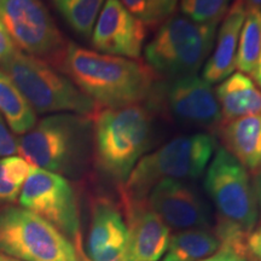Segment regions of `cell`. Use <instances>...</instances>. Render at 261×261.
Masks as SVG:
<instances>
[{
  "mask_svg": "<svg viewBox=\"0 0 261 261\" xmlns=\"http://www.w3.org/2000/svg\"><path fill=\"white\" fill-rule=\"evenodd\" d=\"M60 68L98 107L143 104L158 83L156 73L137 60L110 56L68 42Z\"/></svg>",
  "mask_w": 261,
  "mask_h": 261,
  "instance_id": "6da1fadb",
  "label": "cell"
},
{
  "mask_svg": "<svg viewBox=\"0 0 261 261\" xmlns=\"http://www.w3.org/2000/svg\"><path fill=\"white\" fill-rule=\"evenodd\" d=\"M204 189L215 207L214 233L220 248L246 256V241L257 221V198L249 173L225 148L208 166Z\"/></svg>",
  "mask_w": 261,
  "mask_h": 261,
  "instance_id": "7a4b0ae2",
  "label": "cell"
},
{
  "mask_svg": "<svg viewBox=\"0 0 261 261\" xmlns=\"http://www.w3.org/2000/svg\"><path fill=\"white\" fill-rule=\"evenodd\" d=\"M94 115L98 162L108 174L123 182L151 145L154 112L144 104H133L104 108Z\"/></svg>",
  "mask_w": 261,
  "mask_h": 261,
  "instance_id": "3957f363",
  "label": "cell"
},
{
  "mask_svg": "<svg viewBox=\"0 0 261 261\" xmlns=\"http://www.w3.org/2000/svg\"><path fill=\"white\" fill-rule=\"evenodd\" d=\"M210 133L175 137L137 162L120 188L122 202L144 201L159 182L201 177L217 149Z\"/></svg>",
  "mask_w": 261,
  "mask_h": 261,
  "instance_id": "277c9868",
  "label": "cell"
},
{
  "mask_svg": "<svg viewBox=\"0 0 261 261\" xmlns=\"http://www.w3.org/2000/svg\"><path fill=\"white\" fill-rule=\"evenodd\" d=\"M217 28L218 24L198 23L182 14H173L146 44L149 67L166 79L195 75L213 50Z\"/></svg>",
  "mask_w": 261,
  "mask_h": 261,
  "instance_id": "5b68a950",
  "label": "cell"
},
{
  "mask_svg": "<svg viewBox=\"0 0 261 261\" xmlns=\"http://www.w3.org/2000/svg\"><path fill=\"white\" fill-rule=\"evenodd\" d=\"M2 68L35 113H71L89 117L97 113L96 103L45 61L18 50Z\"/></svg>",
  "mask_w": 261,
  "mask_h": 261,
  "instance_id": "8992f818",
  "label": "cell"
},
{
  "mask_svg": "<svg viewBox=\"0 0 261 261\" xmlns=\"http://www.w3.org/2000/svg\"><path fill=\"white\" fill-rule=\"evenodd\" d=\"M92 136L93 123L89 116L52 114L22 136L17 152L33 167L61 174L74 167Z\"/></svg>",
  "mask_w": 261,
  "mask_h": 261,
  "instance_id": "52a82bcc",
  "label": "cell"
},
{
  "mask_svg": "<svg viewBox=\"0 0 261 261\" xmlns=\"http://www.w3.org/2000/svg\"><path fill=\"white\" fill-rule=\"evenodd\" d=\"M0 253L19 261H81L77 248L58 228L18 207L0 212Z\"/></svg>",
  "mask_w": 261,
  "mask_h": 261,
  "instance_id": "ba28073f",
  "label": "cell"
},
{
  "mask_svg": "<svg viewBox=\"0 0 261 261\" xmlns=\"http://www.w3.org/2000/svg\"><path fill=\"white\" fill-rule=\"evenodd\" d=\"M0 21L22 52L60 63L67 42L41 0H0Z\"/></svg>",
  "mask_w": 261,
  "mask_h": 261,
  "instance_id": "9c48e42d",
  "label": "cell"
},
{
  "mask_svg": "<svg viewBox=\"0 0 261 261\" xmlns=\"http://www.w3.org/2000/svg\"><path fill=\"white\" fill-rule=\"evenodd\" d=\"M146 103L154 113L162 110L189 127L217 129L223 121L215 90L196 75L158 80Z\"/></svg>",
  "mask_w": 261,
  "mask_h": 261,
  "instance_id": "30bf717a",
  "label": "cell"
},
{
  "mask_svg": "<svg viewBox=\"0 0 261 261\" xmlns=\"http://www.w3.org/2000/svg\"><path fill=\"white\" fill-rule=\"evenodd\" d=\"M22 208L58 228L64 236L80 237V219L75 192L62 174L33 167L19 195Z\"/></svg>",
  "mask_w": 261,
  "mask_h": 261,
  "instance_id": "8fae6325",
  "label": "cell"
},
{
  "mask_svg": "<svg viewBox=\"0 0 261 261\" xmlns=\"http://www.w3.org/2000/svg\"><path fill=\"white\" fill-rule=\"evenodd\" d=\"M146 38V24L120 0H106L94 24L91 41L97 52L138 60Z\"/></svg>",
  "mask_w": 261,
  "mask_h": 261,
  "instance_id": "7c38bea8",
  "label": "cell"
},
{
  "mask_svg": "<svg viewBox=\"0 0 261 261\" xmlns=\"http://www.w3.org/2000/svg\"><path fill=\"white\" fill-rule=\"evenodd\" d=\"M149 207L169 230L210 228L208 207L195 187L180 180L159 182L146 198Z\"/></svg>",
  "mask_w": 261,
  "mask_h": 261,
  "instance_id": "4fadbf2b",
  "label": "cell"
},
{
  "mask_svg": "<svg viewBox=\"0 0 261 261\" xmlns=\"http://www.w3.org/2000/svg\"><path fill=\"white\" fill-rule=\"evenodd\" d=\"M126 215L125 261H159L167 249L169 228L146 200L122 202Z\"/></svg>",
  "mask_w": 261,
  "mask_h": 261,
  "instance_id": "5bb4252c",
  "label": "cell"
},
{
  "mask_svg": "<svg viewBox=\"0 0 261 261\" xmlns=\"http://www.w3.org/2000/svg\"><path fill=\"white\" fill-rule=\"evenodd\" d=\"M127 241L126 223L109 201H98L93 208L87 259L90 261H125Z\"/></svg>",
  "mask_w": 261,
  "mask_h": 261,
  "instance_id": "9a60e30c",
  "label": "cell"
},
{
  "mask_svg": "<svg viewBox=\"0 0 261 261\" xmlns=\"http://www.w3.org/2000/svg\"><path fill=\"white\" fill-rule=\"evenodd\" d=\"M247 14L244 0H234L221 21L214 41V51L205 62L202 77L212 84H219L236 69L238 39Z\"/></svg>",
  "mask_w": 261,
  "mask_h": 261,
  "instance_id": "2e32d148",
  "label": "cell"
},
{
  "mask_svg": "<svg viewBox=\"0 0 261 261\" xmlns=\"http://www.w3.org/2000/svg\"><path fill=\"white\" fill-rule=\"evenodd\" d=\"M225 149L246 169L261 172V116L249 115L221 122Z\"/></svg>",
  "mask_w": 261,
  "mask_h": 261,
  "instance_id": "e0dca14e",
  "label": "cell"
},
{
  "mask_svg": "<svg viewBox=\"0 0 261 261\" xmlns=\"http://www.w3.org/2000/svg\"><path fill=\"white\" fill-rule=\"evenodd\" d=\"M225 122L243 116H261V90L246 74L237 71L215 89Z\"/></svg>",
  "mask_w": 261,
  "mask_h": 261,
  "instance_id": "ac0fdd59",
  "label": "cell"
},
{
  "mask_svg": "<svg viewBox=\"0 0 261 261\" xmlns=\"http://www.w3.org/2000/svg\"><path fill=\"white\" fill-rule=\"evenodd\" d=\"M220 249V241L210 228H189L169 236L162 261H202Z\"/></svg>",
  "mask_w": 261,
  "mask_h": 261,
  "instance_id": "d6986e66",
  "label": "cell"
},
{
  "mask_svg": "<svg viewBox=\"0 0 261 261\" xmlns=\"http://www.w3.org/2000/svg\"><path fill=\"white\" fill-rule=\"evenodd\" d=\"M0 116L17 135H25L37 123V113L3 69H0Z\"/></svg>",
  "mask_w": 261,
  "mask_h": 261,
  "instance_id": "ffe728a7",
  "label": "cell"
},
{
  "mask_svg": "<svg viewBox=\"0 0 261 261\" xmlns=\"http://www.w3.org/2000/svg\"><path fill=\"white\" fill-rule=\"evenodd\" d=\"M261 52V10L247 8L238 39L236 68L243 74H253Z\"/></svg>",
  "mask_w": 261,
  "mask_h": 261,
  "instance_id": "44dd1931",
  "label": "cell"
},
{
  "mask_svg": "<svg viewBox=\"0 0 261 261\" xmlns=\"http://www.w3.org/2000/svg\"><path fill=\"white\" fill-rule=\"evenodd\" d=\"M106 0H54V4L74 32L84 38L92 35Z\"/></svg>",
  "mask_w": 261,
  "mask_h": 261,
  "instance_id": "7402d4cb",
  "label": "cell"
},
{
  "mask_svg": "<svg viewBox=\"0 0 261 261\" xmlns=\"http://www.w3.org/2000/svg\"><path fill=\"white\" fill-rule=\"evenodd\" d=\"M33 166L18 156L0 159V202H15L21 195Z\"/></svg>",
  "mask_w": 261,
  "mask_h": 261,
  "instance_id": "603a6c76",
  "label": "cell"
},
{
  "mask_svg": "<svg viewBox=\"0 0 261 261\" xmlns=\"http://www.w3.org/2000/svg\"><path fill=\"white\" fill-rule=\"evenodd\" d=\"M234 0H180V11L198 23L219 24Z\"/></svg>",
  "mask_w": 261,
  "mask_h": 261,
  "instance_id": "cb8c5ba5",
  "label": "cell"
},
{
  "mask_svg": "<svg viewBox=\"0 0 261 261\" xmlns=\"http://www.w3.org/2000/svg\"><path fill=\"white\" fill-rule=\"evenodd\" d=\"M179 0H151L150 25L160 24L174 14Z\"/></svg>",
  "mask_w": 261,
  "mask_h": 261,
  "instance_id": "d4e9b609",
  "label": "cell"
},
{
  "mask_svg": "<svg viewBox=\"0 0 261 261\" xmlns=\"http://www.w3.org/2000/svg\"><path fill=\"white\" fill-rule=\"evenodd\" d=\"M18 151L17 140L14 138L10 132L9 126L6 125L2 116H0V159L14 156Z\"/></svg>",
  "mask_w": 261,
  "mask_h": 261,
  "instance_id": "484cf974",
  "label": "cell"
},
{
  "mask_svg": "<svg viewBox=\"0 0 261 261\" xmlns=\"http://www.w3.org/2000/svg\"><path fill=\"white\" fill-rule=\"evenodd\" d=\"M120 3L137 18L150 25L151 0H120Z\"/></svg>",
  "mask_w": 261,
  "mask_h": 261,
  "instance_id": "4316f807",
  "label": "cell"
},
{
  "mask_svg": "<svg viewBox=\"0 0 261 261\" xmlns=\"http://www.w3.org/2000/svg\"><path fill=\"white\" fill-rule=\"evenodd\" d=\"M17 51L18 48L16 47L12 39L6 32L4 24L0 21V67L6 63Z\"/></svg>",
  "mask_w": 261,
  "mask_h": 261,
  "instance_id": "83f0119b",
  "label": "cell"
},
{
  "mask_svg": "<svg viewBox=\"0 0 261 261\" xmlns=\"http://www.w3.org/2000/svg\"><path fill=\"white\" fill-rule=\"evenodd\" d=\"M246 257L261 261V226L254 230L246 241Z\"/></svg>",
  "mask_w": 261,
  "mask_h": 261,
  "instance_id": "f1b7e54d",
  "label": "cell"
},
{
  "mask_svg": "<svg viewBox=\"0 0 261 261\" xmlns=\"http://www.w3.org/2000/svg\"><path fill=\"white\" fill-rule=\"evenodd\" d=\"M203 261H247V257L243 256L242 254L234 252L232 249L220 248L214 255H212Z\"/></svg>",
  "mask_w": 261,
  "mask_h": 261,
  "instance_id": "f546056e",
  "label": "cell"
},
{
  "mask_svg": "<svg viewBox=\"0 0 261 261\" xmlns=\"http://www.w3.org/2000/svg\"><path fill=\"white\" fill-rule=\"evenodd\" d=\"M252 76L254 77V80L256 81L257 86H259L260 90H261V52H260L259 60H257L256 67H255V69H254V71H253Z\"/></svg>",
  "mask_w": 261,
  "mask_h": 261,
  "instance_id": "4dcf8cb0",
  "label": "cell"
},
{
  "mask_svg": "<svg viewBox=\"0 0 261 261\" xmlns=\"http://www.w3.org/2000/svg\"><path fill=\"white\" fill-rule=\"evenodd\" d=\"M254 188H255L256 198H257V201H259L260 208H261V172L256 173L255 182H254Z\"/></svg>",
  "mask_w": 261,
  "mask_h": 261,
  "instance_id": "1f68e13d",
  "label": "cell"
},
{
  "mask_svg": "<svg viewBox=\"0 0 261 261\" xmlns=\"http://www.w3.org/2000/svg\"><path fill=\"white\" fill-rule=\"evenodd\" d=\"M247 8H254L261 10V0H246Z\"/></svg>",
  "mask_w": 261,
  "mask_h": 261,
  "instance_id": "d6a6232c",
  "label": "cell"
},
{
  "mask_svg": "<svg viewBox=\"0 0 261 261\" xmlns=\"http://www.w3.org/2000/svg\"><path fill=\"white\" fill-rule=\"evenodd\" d=\"M0 261H19L17 259H14V257L5 255V254L0 253Z\"/></svg>",
  "mask_w": 261,
  "mask_h": 261,
  "instance_id": "836d02e7",
  "label": "cell"
},
{
  "mask_svg": "<svg viewBox=\"0 0 261 261\" xmlns=\"http://www.w3.org/2000/svg\"><path fill=\"white\" fill-rule=\"evenodd\" d=\"M202 261H203V260H202Z\"/></svg>",
  "mask_w": 261,
  "mask_h": 261,
  "instance_id": "e575fe53",
  "label": "cell"
}]
</instances>
